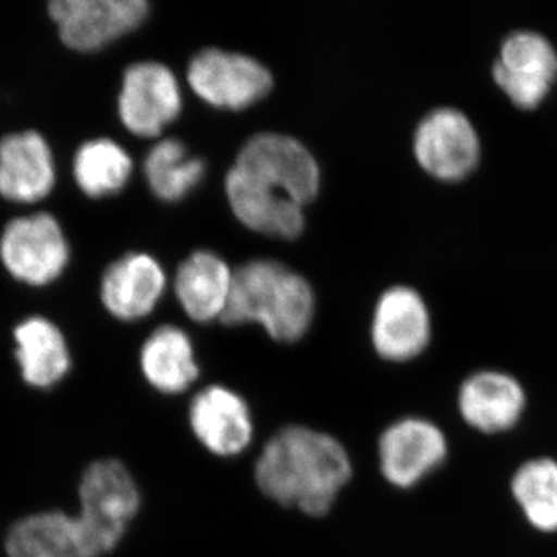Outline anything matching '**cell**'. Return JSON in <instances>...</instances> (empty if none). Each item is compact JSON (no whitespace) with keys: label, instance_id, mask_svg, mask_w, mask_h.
Instances as JSON below:
<instances>
[{"label":"cell","instance_id":"1","mask_svg":"<svg viewBox=\"0 0 557 557\" xmlns=\"http://www.w3.org/2000/svg\"><path fill=\"white\" fill-rule=\"evenodd\" d=\"M351 475L346 446L327 432L302 424L277 431L255 465L256 485L263 496L309 518L329 515Z\"/></svg>","mask_w":557,"mask_h":557},{"label":"cell","instance_id":"2","mask_svg":"<svg viewBox=\"0 0 557 557\" xmlns=\"http://www.w3.org/2000/svg\"><path fill=\"white\" fill-rule=\"evenodd\" d=\"M314 295L309 282L276 260H252L234 273L225 325L259 324L277 343H296L309 332Z\"/></svg>","mask_w":557,"mask_h":557},{"label":"cell","instance_id":"3","mask_svg":"<svg viewBox=\"0 0 557 557\" xmlns=\"http://www.w3.org/2000/svg\"><path fill=\"white\" fill-rule=\"evenodd\" d=\"M234 168L300 207L317 199L321 186L317 160L302 143L287 135L259 134L249 138Z\"/></svg>","mask_w":557,"mask_h":557},{"label":"cell","instance_id":"4","mask_svg":"<svg viewBox=\"0 0 557 557\" xmlns=\"http://www.w3.org/2000/svg\"><path fill=\"white\" fill-rule=\"evenodd\" d=\"M190 89L212 108L244 110L263 100L273 89L265 65L247 54L208 49L188 67Z\"/></svg>","mask_w":557,"mask_h":557},{"label":"cell","instance_id":"5","mask_svg":"<svg viewBox=\"0 0 557 557\" xmlns=\"http://www.w3.org/2000/svg\"><path fill=\"white\" fill-rule=\"evenodd\" d=\"M413 153L432 177L458 182L478 168L482 145L474 124L461 110L438 108L418 124Z\"/></svg>","mask_w":557,"mask_h":557},{"label":"cell","instance_id":"6","mask_svg":"<svg viewBox=\"0 0 557 557\" xmlns=\"http://www.w3.org/2000/svg\"><path fill=\"white\" fill-rule=\"evenodd\" d=\"M493 78L516 108H537L556 83L557 51L541 33H511L498 50Z\"/></svg>","mask_w":557,"mask_h":557},{"label":"cell","instance_id":"7","mask_svg":"<svg viewBox=\"0 0 557 557\" xmlns=\"http://www.w3.org/2000/svg\"><path fill=\"white\" fill-rule=\"evenodd\" d=\"M49 11L65 46L95 51L138 28L149 5L145 0H57Z\"/></svg>","mask_w":557,"mask_h":557},{"label":"cell","instance_id":"8","mask_svg":"<svg viewBox=\"0 0 557 557\" xmlns=\"http://www.w3.org/2000/svg\"><path fill=\"white\" fill-rule=\"evenodd\" d=\"M3 265L30 285L54 281L69 262V245L53 215L40 212L9 223L0 239Z\"/></svg>","mask_w":557,"mask_h":557},{"label":"cell","instance_id":"9","mask_svg":"<svg viewBox=\"0 0 557 557\" xmlns=\"http://www.w3.org/2000/svg\"><path fill=\"white\" fill-rule=\"evenodd\" d=\"M182 112V90L166 65L138 62L124 73L119 113L124 126L137 137L160 135Z\"/></svg>","mask_w":557,"mask_h":557},{"label":"cell","instance_id":"10","mask_svg":"<svg viewBox=\"0 0 557 557\" xmlns=\"http://www.w3.org/2000/svg\"><path fill=\"white\" fill-rule=\"evenodd\" d=\"M448 456V442L437 424L424 418L395 421L381 434L380 471L391 485L409 490L423 482Z\"/></svg>","mask_w":557,"mask_h":557},{"label":"cell","instance_id":"11","mask_svg":"<svg viewBox=\"0 0 557 557\" xmlns=\"http://www.w3.org/2000/svg\"><path fill=\"white\" fill-rule=\"evenodd\" d=\"M190 432L212 456L233 458L251 446L255 418L247 399L234 388L212 384L190 399Z\"/></svg>","mask_w":557,"mask_h":557},{"label":"cell","instance_id":"12","mask_svg":"<svg viewBox=\"0 0 557 557\" xmlns=\"http://www.w3.org/2000/svg\"><path fill=\"white\" fill-rule=\"evenodd\" d=\"M10 557H104L110 552L81 512L44 511L14 523L5 542Z\"/></svg>","mask_w":557,"mask_h":557},{"label":"cell","instance_id":"13","mask_svg":"<svg viewBox=\"0 0 557 557\" xmlns=\"http://www.w3.org/2000/svg\"><path fill=\"white\" fill-rule=\"evenodd\" d=\"M141 507V494L129 469L115 458L94 461L79 482V511L119 547Z\"/></svg>","mask_w":557,"mask_h":557},{"label":"cell","instance_id":"14","mask_svg":"<svg viewBox=\"0 0 557 557\" xmlns=\"http://www.w3.org/2000/svg\"><path fill=\"white\" fill-rule=\"evenodd\" d=\"M431 335V317L420 293L395 285L381 295L372 319V344L380 358L406 362L420 357Z\"/></svg>","mask_w":557,"mask_h":557},{"label":"cell","instance_id":"15","mask_svg":"<svg viewBox=\"0 0 557 557\" xmlns=\"http://www.w3.org/2000/svg\"><path fill=\"white\" fill-rule=\"evenodd\" d=\"M166 288V274L156 259L143 252L124 256L109 267L101 282V299L121 321L148 317Z\"/></svg>","mask_w":557,"mask_h":557},{"label":"cell","instance_id":"16","mask_svg":"<svg viewBox=\"0 0 557 557\" xmlns=\"http://www.w3.org/2000/svg\"><path fill=\"white\" fill-rule=\"evenodd\" d=\"M225 189L234 215L247 228L287 240L302 234L304 207L295 201L263 188L234 166L226 175Z\"/></svg>","mask_w":557,"mask_h":557},{"label":"cell","instance_id":"17","mask_svg":"<svg viewBox=\"0 0 557 557\" xmlns=\"http://www.w3.org/2000/svg\"><path fill=\"white\" fill-rule=\"evenodd\" d=\"M458 408L469 426L497 434L518 424L525 409V392L508 373L483 370L461 384Z\"/></svg>","mask_w":557,"mask_h":557},{"label":"cell","instance_id":"18","mask_svg":"<svg viewBox=\"0 0 557 557\" xmlns=\"http://www.w3.org/2000/svg\"><path fill=\"white\" fill-rule=\"evenodd\" d=\"M54 163L38 132L9 135L0 141V194L11 201L32 203L49 196Z\"/></svg>","mask_w":557,"mask_h":557},{"label":"cell","instance_id":"19","mask_svg":"<svg viewBox=\"0 0 557 557\" xmlns=\"http://www.w3.org/2000/svg\"><path fill=\"white\" fill-rule=\"evenodd\" d=\"M139 369L153 391L168 397L185 394L200 376L193 341L185 330L161 325L139 351Z\"/></svg>","mask_w":557,"mask_h":557},{"label":"cell","instance_id":"20","mask_svg":"<svg viewBox=\"0 0 557 557\" xmlns=\"http://www.w3.org/2000/svg\"><path fill=\"white\" fill-rule=\"evenodd\" d=\"M234 273L228 263L211 251H197L178 267L175 295L193 321L222 319L228 306Z\"/></svg>","mask_w":557,"mask_h":557},{"label":"cell","instance_id":"21","mask_svg":"<svg viewBox=\"0 0 557 557\" xmlns=\"http://www.w3.org/2000/svg\"><path fill=\"white\" fill-rule=\"evenodd\" d=\"M22 379L33 387L50 388L70 370L67 343L61 330L44 318H30L14 330Z\"/></svg>","mask_w":557,"mask_h":557},{"label":"cell","instance_id":"22","mask_svg":"<svg viewBox=\"0 0 557 557\" xmlns=\"http://www.w3.org/2000/svg\"><path fill=\"white\" fill-rule=\"evenodd\" d=\"M205 161L190 156L178 139H163L145 160V175L157 199L174 203L186 199L205 177Z\"/></svg>","mask_w":557,"mask_h":557},{"label":"cell","instance_id":"23","mask_svg":"<svg viewBox=\"0 0 557 557\" xmlns=\"http://www.w3.org/2000/svg\"><path fill=\"white\" fill-rule=\"evenodd\" d=\"M73 172L86 196L101 199L120 193L127 185L132 160L126 150L112 139H91L76 152Z\"/></svg>","mask_w":557,"mask_h":557},{"label":"cell","instance_id":"24","mask_svg":"<svg viewBox=\"0 0 557 557\" xmlns=\"http://www.w3.org/2000/svg\"><path fill=\"white\" fill-rule=\"evenodd\" d=\"M512 496L534 528L544 533L557 531V461L537 458L516 472Z\"/></svg>","mask_w":557,"mask_h":557}]
</instances>
